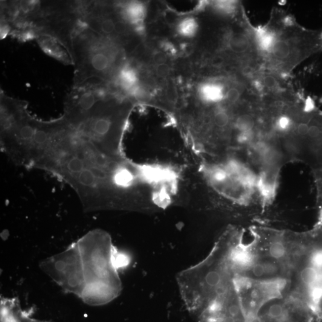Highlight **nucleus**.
Returning <instances> with one entry per match:
<instances>
[{
  "mask_svg": "<svg viewBox=\"0 0 322 322\" xmlns=\"http://www.w3.org/2000/svg\"><path fill=\"white\" fill-rule=\"evenodd\" d=\"M33 169L45 171L73 189L86 205H120L127 198L135 164L106 152L60 117L34 150Z\"/></svg>",
  "mask_w": 322,
  "mask_h": 322,
  "instance_id": "1",
  "label": "nucleus"
},
{
  "mask_svg": "<svg viewBox=\"0 0 322 322\" xmlns=\"http://www.w3.org/2000/svg\"><path fill=\"white\" fill-rule=\"evenodd\" d=\"M308 261L266 257L243 264L226 247L228 293L245 322H321L306 280Z\"/></svg>",
  "mask_w": 322,
  "mask_h": 322,
  "instance_id": "2",
  "label": "nucleus"
},
{
  "mask_svg": "<svg viewBox=\"0 0 322 322\" xmlns=\"http://www.w3.org/2000/svg\"><path fill=\"white\" fill-rule=\"evenodd\" d=\"M117 43L89 29L82 20L72 36L74 85L91 80L115 81L124 63Z\"/></svg>",
  "mask_w": 322,
  "mask_h": 322,
  "instance_id": "3",
  "label": "nucleus"
},
{
  "mask_svg": "<svg viewBox=\"0 0 322 322\" xmlns=\"http://www.w3.org/2000/svg\"><path fill=\"white\" fill-rule=\"evenodd\" d=\"M128 115L129 107L126 103L109 95L98 101L82 123L71 126L110 154L123 157L122 140Z\"/></svg>",
  "mask_w": 322,
  "mask_h": 322,
  "instance_id": "4",
  "label": "nucleus"
},
{
  "mask_svg": "<svg viewBox=\"0 0 322 322\" xmlns=\"http://www.w3.org/2000/svg\"><path fill=\"white\" fill-rule=\"evenodd\" d=\"M40 47L46 54L66 65H73L72 58L67 49L53 38L40 36L37 38Z\"/></svg>",
  "mask_w": 322,
  "mask_h": 322,
  "instance_id": "5",
  "label": "nucleus"
},
{
  "mask_svg": "<svg viewBox=\"0 0 322 322\" xmlns=\"http://www.w3.org/2000/svg\"><path fill=\"white\" fill-rule=\"evenodd\" d=\"M123 18L133 27L143 24L146 16V8L143 3L138 1H127L118 6Z\"/></svg>",
  "mask_w": 322,
  "mask_h": 322,
  "instance_id": "6",
  "label": "nucleus"
},
{
  "mask_svg": "<svg viewBox=\"0 0 322 322\" xmlns=\"http://www.w3.org/2000/svg\"><path fill=\"white\" fill-rule=\"evenodd\" d=\"M200 97L207 103H216L224 97V89L218 84L205 83L199 89Z\"/></svg>",
  "mask_w": 322,
  "mask_h": 322,
  "instance_id": "7",
  "label": "nucleus"
},
{
  "mask_svg": "<svg viewBox=\"0 0 322 322\" xmlns=\"http://www.w3.org/2000/svg\"><path fill=\"white\" fill-rule=\"evenodd\" d=\"M198 30V24L193 17L183 19L177 26V31L180 36L184 38H191L195 36Z\"/></svg>",
  "mask_w": 322,
  "mask_h": 322,
  "instance_id": "8",
  "label": "nucleus"
},
{
  "mask_svg": "<svg viewBox=\"0 0 322 322\" xmlns=\"http://www.w3.org/2000/svg\"><path fill=\"white\" fill-rule=\"evenodd\" d=\"M273 54L278 59H285L288 57L291 52L288 42L283 40H278L274 43L272 47Z\"/></svg>",
  "mask_w": 322,
  "mask_h": 322,
  "instance_id": "9",
  "label": "nucleus"
},
{
  "mask_svg": "<svg viewBox=\"0 0 322 322\" xmlns=\"http://www.w3.org/2000/svg\"><path fill=\"white\" fill-rule=\"evenodd\" d=\"M260 45L263 50H268L272 48L274 43V38L272 35L268 33H262L259 37Z\"/></svg>",
  "mask_w": 322,
  "mask_h": 322,
  "instance_id": "10",
  "label": "nucleus"
},
{
  "mask_svg": "<svg viewBox=\"0 0 322 322\" xmlns=\"http://www.w3.org/2000/svg\"><path fill=\"white\" fill-rule=\"evenodd\" d=\"M237 126L240 129L247 130L251 129L253 126V120L251 116L243 115L240 116L237 120Z\"/></svg>",
  "mask_w": 322,
  "mask_h": 322,
  "instance_id": "11",
  "label": "nucleus"
},
{
  "mask_svg": "<svg viewBox=\"0 0 322 322\" xmlns=\"http://www.w3.org/2000/svg\"><path fill=\"white\" fill-rule=\"evenodd\" d=\"M214 123L219 127H225L229 123V117L225 112L217 113L214 117Z\"/></svg>",
  "mask_w": 322,
  "mask_h": 322,
  "instance_id": "12",
  "label": "nucleus"
},
{
  "mask_svg": "<svg viewBox=\"0 0 322 322\" xmlns=\"http://www.w3.org/2000/svg\"><path fill=\"white\" fill-rule=\"evenodd\" d=\"M167 57L166 54L162 51H156V53L153 54V62H154L157 66L165 64L167 62Z\"/></svg>",
  "mask_w": 322,
  "mask_h": 322,
  "instance_id": "13",
  "label": "nucleus"
},
{
  "mask_svg": "<svg viewBox=\"0 0 322 322\" xmlns=\"http://www.w3.org/2000/svg\"><path fill=\"white\" fill-rule=\"evenodd\" d=\"M216 5L219 10L226 13L231 11L233 7V3L231 1H217Z\"/></svg>",
  "mask_w": 322,
  "mask_h": 322,
  "instance_id": "14",
  "label": "nucleus"
},
{
  "mask_svg": "<svg viewBox=\"0 0 322 322\" xmlns=\"http://www.w3.org/2000/svg\"><path fill=\"white\" fill-rule=\"evenodd\" d=\"M226 96H227V98L229 101H230L231 103H234L239 99L240 92L236 88H231L228 92Z\"/></svg>",
  "mask_w": 322,
  "mask_h": 322,
  "instance_id": "15",
  "label": "nucleus"
},
{
  "mask_svg": "<svg viewBox=\"0 0 322 322\" xmlns=\"http://www.w3.org/2000/svg\"><path fill=\"white\" fill-rule=\"evenodd\" d=\"M170 69L166 63L163 65H158L156 67V72L159 76L161 77H167L169 74Z\"/></svg>",
  "mask_w": 322,
  "mask_h": 322,
  "instance_id": "16",
  "label": "nucleus"
},
{
  "mask_svg": "<svg viewBox=\"0 0 322 322\" xmlns=\"http://www.w3.org/2000/svg\"><path fill=\"white\" fill-rule=\"evenodd\" d=\"M263 82L267 88L269 89L275 88L277 85L276 80L272 76H266L264 78Z\"/></svg>",
  "mask_w": 322,
  "mask_h": 322,
  "instance_id": "17",
  "label": "nucleus"
},
{
  "mask_svg": "<svg viewBox=\"0 0 322 322\" xmlns=\"http://www.w3.org/2000/svg\"><path fill=\"white\" fill-rule=\"evenodd\" d=\"M320 130L319 127L316 126H312L309 127L308 135L310 138H318L320 135Z\"/></svg>",
  "mask_w": 322,
  "mask_h": 322,
  "instance_id": "18",
  "label": "nucleus"
},
{
  "mask_svg": "<svg viewBox=\"0 0 322 322\" xmlns=\"http://www.w3.org/2000/svg\"><path fill=\"white\" fill-rule=\"evenodd\" d=\"M309 127L308 125L301 123L297 127V132L299 135L306 136L308 135Z\"/></svg>",
  "mask_w": 322,
  "mask_h": 322,
  "instance_id": "19",
  "label": "nucleus"
},
{
  "mask_svg": "<svg viewBox=\"0 0 322 322\" xmlns=\"http://www.w3.org/2000/svg\"><path fill=\"white\" fill-rule=\"evenodd\" d=\"M278 125H279L281 129H285L289 125V121L286 118H282L280 119L279 122H278Z\"/></svg>",
  "mask_w": 322,
  "mask_h": 322,
  "instance_id": "20",
  "label": "nucleus"
},
{
  "mask_svg": "<svg viewBox=\"0 0 322 322\" xmlns=\"http://www.w3.org/2000/svg\"><path fill=\"white\" fill-rule=\"evenodd\" d=\"M65 264L63 262H58L56 264V268L57 269L59 270V271H62V270L65 268Z\"/></svg>",
  "mask_w": 322,
  "mask_h": 322,
  "instance_id": "21",
  "label": "nucleus"
},
{
  "mask_svg": "<svg viewBox=\"0 0 322 322\" xmlns=\"http://www.w3.org/2000/svg\"><path fill=\"white\" fill-rule=\"evenodd\" d=\"M69 284L72 286H74L77 285V281L74 279V278H72V279L69 280Z\"/></svg>",
  "mask_w": 322,
  "mask_h": 322,
  "instance_id": "22",
  "label": "nucleus"
}]
</instances>
